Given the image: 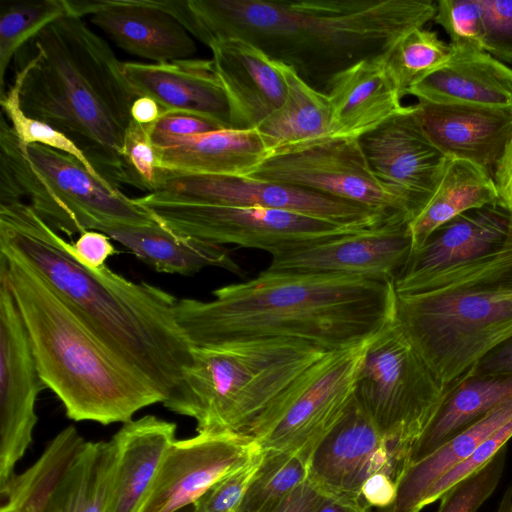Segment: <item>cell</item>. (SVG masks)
I'll use <instances>...</instances> for the list:
<instances>
[{
	"label": "cell",
	"mask_w": 512,
	"mask_h": 512,
	"mask_svg": "<svg viewBox=\"0 0 512 512\" xmlns=\"http://www.w3.org/2000/svg\"><path fill=\"white\" fill-rule=\"evenodd\" d=\"M282 66L286 98L256 128L269 152L332 136V111L327 94L313 88L291 67Z\"/></svg>",
	"instance_id": "1f68e13d"
},
{
	"label": "cell",
	"mask_w": 512,
	"mask_h": 512,
	"mask_svg": "<svg viewBox=\"0 0 512 512\" xmlns=\"http://www.w3.org/2000/svg\"><path fill=\"white\" fill-rule=\"evenodd\" d=\"M326 94L334 137L359 139L405 107L388 73L385 56L362 60L339 73Z\"/></svg>",
	"instance_id": "cb8c5ba5"
},
{
	"label": "cell",
	"mask_w": 512,
	"mask_h": 512,
	"mask_svg": "<svg viewBox=\"0 0 512 512\" xmlns=\"http://www.w3.org/2000/svg\"><path fill=\"white\" fill-rule=\"evenodd\" d=\"M178 512H194V507H193V505H190V506H188V507H186V508H184V509H182V510H180Z\"/></svg>",
	"instance_id": "9f6ffc18"
},
{
	"label": "cell",
	"mask_w": 512,
	"mask_h": 512,
	"mask_svg": "<svg viewBox=\"0 0 512 512\" xmlns=\"http://www.w3.org/2000/svg\"><path fill=\"white\" fill-rule=\"evenodd\" d=\"M511 213L498 202L469 210L438 228L394 279L396 293L436 271L473 259L505 238Z\"/></svg>",
	"instance_id": "603a6c76"
},
{
	"label": "cell",
	"mask_w": 512,
	"mask_h": 512,
	"mask_svg": "<svg viewBox=\"0 0 512 512\" xmlns=\"http://www.w3.org/2000/svg\"><path fill=\"white\" fill-rule=\"evenodd\" d=\"M313 512H369L363 498L327 495Z\"/></svg>",
	"instance_id": "f5cc1de1"
},
{
	"label": "cell",
	"mask_w": 512,
	"mask_h": 512,
	"mask_svg": "<svg viewBox=\"0 0 512 512\" xmlns=\"http://www.w3.org/2000/svg\"><path fill=\"white\" fill-rule=\"evenodd\" d=\"M361 496L368 506L387 508L395 501L397 483L389 474L375 472L365 480Z\"/></svg>",
	"instance_id": "c3c4849f"
},
{
	"label": "cell",
	"mask_w": 512,
	"mask_h": 512,
	"mask_svg": "<svg viewBox=\"0 0 512 512\" xmlns=\"http://www.w3.org/2000/svg\"><path fill=\"white\" fill-rule=\"evenodd\" d=\"M264 450L215 482L194 504V512H235L258 470Z\"/></svg>",
	"instance_id": "7bdbcfd3"
},
{
	"label": "cell",
	"mask_w": 512,
	"mask_h": 512,
	"mask_svg": "<svg viewBox=\"0 0 512 512\" xmlns=\"http://www.w3.org/2000/svg\"><path fill=\"white\" fill-rule=\"evenodd\" d=\"M124 183L152 193L159 182L155 148L147 125L131 120L122 149Z\"/></svg>",
	"instance_id": "60d3db41"
},
{
	"label": "cell",
	"mask_w": 512,
	"mask_h": 512,
	"mask_svg": "<svg viewBox=\"0 0 512 512\" xmlns=\"http://www.w3.org/2000/svg\"><path fill=\"white\" fill-rule=\"evenodd\" d=\"M68 15L66 0L12 2L0 15V97L5 94V74L16 54L45 27Z\"/></svg>",
	"instance_id": "74e56055"
},
{
	"label": "cell",
	"mask_w": 512,
	"mask_h": 512,
	"mask_svg": "<svg viewBox=\"0 0 512 512\" xmlns=\"http://www.w3.org/2000/svg\"><path fill=\"white\" fill-rule=\"evenodd\" d=\"M496 512H512V486L508 487Z\"/></svg>",
	"instance_id": "11a10c76"
},
{
	"label": "cell",
	"mask_w": 512,
	"mask_h": 512,
	"mask_svg": "<svg viewBox=\"0 0 512 512\" xmlns=\"http://www.w3.org/2000/svg\"><path fill=\"white\" fill-rule=\"evenodd\" d=\"M375 472L387 473L397 481V465L389 444L354 399L314 448L307 479L326 495L362 498L361 488Z\"/></svg>",
	"instance_id": "ac0fdd59"
},
{
	"label": "cell",
	"mask_w": 512,
	"mask_h": 512,
	"mask_svg": "<svg viewBox=\"0 0 512 512\" xmlns=\"http://www.w3.org/2000/svg\"><path fill=\"white\" fill-rule=\"evenodd\" d=\"M482 48L500 61L512 63V0H481Z\"/></svg>",
	"instance_id": "f6af8a7d"
},
{
	"label": "cell",
	"mask_w": 512,
	"mask_h": 512,
	"mask_svg": "<svg viewBox=\"0 0 512 512\" xmlns=\"http://www.w3.org/2000/svg\"><path fill=\"white\" fill-rule=\"evenodd\" d=\"M504 285H512V213L507 234L499 245L473 259L424 276L397 294Z\"/></svg>",
	"instance_id": "e575fe53"
},
{
	"label": "cell",
	"mask_w": 512,
	"mask_h": 512,
	"mask_svg": "<svg viewBox=\"0 0 512 512\" xmlns=\"http://www.w3.org/2000/svg\"><path fill=\"white\" fill-rule=\"evenodd\" d=\"M329 352L288 338L193 346L192 362L164 400L198 433L248 434Z\"/></svg>",
	"instance_id": "8992f818"
},
{
	"label": "cell",
	"mask_w": 512,
	"mask_h": 512,
	"mask_svg": "<svg viewBox=\"0 0 512 512\" xmlns=\"http://www.w3.org/2000/svg\"><path fill=\"white\" fill-rule=\"evenodd\" d=\"M26 202L0 203V251L34 268L95 335L164 400L192 362L177 298L110 270L90 269ZM164 402V401H163Z\"/></svg>",
	"instance_id": "7a4b0ae2"
},
{
	"label": "cell",
	"mask_w": 512,
	"mask_h": 512,
	"mask_svg": "<svg viewBox=\"0 0 512 512\" xmlns=\"http://www.w3.org/2000/svg\"><path fill=\"white\" fill-rule=\"evenodd\" d=\"M358 140L376 178L403 197L415 215L436 190L451 160L427 137L414 105L405 106Z\"/></svg>",
	"instance_id": "e0dca14e"
},
{
	"label": "cell",
	"mask_w": 512,
	"mask_h": 512,
	"mask_svg": "<svg viewBox=\"0 0 512 512\" xmlns=\"http://www.w3.org/2000/svg\"><path fill=\"white\" fill-rule=\"evenodd\" d=\"M85 442L72 425L59 432L31 467L0 485V512H43L56 484Z\"/></svg>",
	"instance_id": "836d02e7"
},
{
	"label": "cell",
	"mask_w": 512,
	"mask_h": 512,
	"mask_svg": "<svg viewBox=\"0 0 512 512\" xmlns=\"http://www.w3.org/2000/svg\"><path fill=\"white\" fill-rule=\"evenodd\" d=\"M260 449L253 436L243 433H198L175 440L138 512H178L193 505Z\"/></svg>",
	"instance_id": "2e32d148"
},
{
	"label": "cell",
	"mask_w": 512,
	"mask_h": 512,
	"mask_svg": "<svg viewBox=\"0 0 512 512\" xmlns=\"http://www.w3.org/2000/svg\"><path fill=\"white\" fill-rule=\"evenodd\" d=\"M42 382L29 336L4 272L0 271V485L32 442Z\"/></svg>",
	"instance_id": "5bb4252c"
},
{
	"label": "cell",
	"mask_w": 512,
	"mask_h": 512,
	"mask_svg": "<svg viewBox=\"0 0 512 512\" xmlns=\"http://www.w3.org/2000/svg\"><path fill=\"white\" fill-rule=\"evenodd\" d=\"M406 218L271 254L269 272L333 273L394 281L412 254Z\"/></svg>",
	"instance_id": "9a60e30c"
},
{
	"label": "cell",
	"mask_w": 512,
	"mask_h": 512,
	"mask_svg": "<svg viewBox=\"0 0 512 512\" xmlns=\"http://www.w3.org/2000/svg\"><path fill=\"white\" fill-rule=\"evenodd\" d=\"M67 246L76 260L94 270L106 266V260L116 253L110 238L96 230L83 232L75 242H68Z\"/></svg>",
	"instance_id": "7dc6e473"
},
{
	"label": "cell",
	"mask_w": 512,
	"mask_h": 512,
	"mask_svg": "<svg viewBox=\"0 0 512 512\" xmlns=\"http://www.w3.org/2000/svg\"><path fill=\"white\" fill-rule=\"evenodd\" d=\"M122 70L138 96L154 99L165 112L196 115L231 129L229 100L212 59L122 62Z\"/></svg>",
	"instance_id": "44dd1931"
},
{
	"label": "cell",
	"mask_w": 512,
	"mask_h": 512,
	"mask_svg": "<svg viewBox=\"0 0 512 512\" xmlns=\"http://www.w3.org/2000/svg\"><path fill=\"white\" fill-rule=\"evenodd\" d=\"M496 202L498 192L490 172L471 162L451 159L428 202L408 223L412 254L445 223Z\"/></svg>",
	"instance_id": "4dcf8cb0"
},
{
	"label": "cell",
	"mask_w": 512,
	"mask_h": 512,
	"mask_svg": "<svg viewBox=\"0 0 512 512\" xmlns=\"http://www.w3.org/2000/svg\"><path fill=\"white\" fill-rule=\"evenodd\" d=\"M511 418L512 398L470 424L424 459L408 466L397 479L395 501L379 512H420L429 489L469 458L482 442Z\"/></svg>",
	"instance_id": "f1b7e54d"
},
{
	"label": "cell",
	"mask_w": 512,
	"mask_h": 512,
	"mask_svg": "<svg viewBox=\"0 0 512 512\" xmlns=\"http://www.w3.org/2000/svg\"><path fill=\"white\" fill-rule=\"evenodd\" d=\"M135 199L161 226L177 235L260 249L270 255L291 246L361 230L269 208L162 201L148 194Z\"/></svg>",
	"instance_id": "7c38bea8"
},
{
	"label": "cell",
	"mask_w": 512,
	"mask_h": 512,
	"mask_svg": "<svg viewBox=\"0 0 512 512\" xmlns=\"http://www.w3.org/2000/svg\"><path fill=\"white\" fill-rule=\"evenodd\" d=\"M147 127L150 135L169 138H186L223 129L208 119L182 112H165Z\"/></svg>",
	"instance_id": "bcb514c9"
},
{
	"label": "cell",
	"mask_w": 512,
	"mask_h": 512,
	"mask_svg": "<svg viewBox=\"0 0 512 512\" xmlns=\"http://www.w3.org/2000/svg\"><path fill=\"white\" fill-rule=\"evenodd\" d=\"M454 387L441 384L395 319L370 339L355 399L389 444L397 479Z\"/></svg>",
	"instance_id": "9c48e42d"
},
{
	"label": "cell",
	"mask_w": 512,
	"mask_h": 512,
	"mask_svg": "<svg viewBox=\"0 0 512 512\" xmlns=\"http://www.w3.org/2000/svg\"><path fill=\"white\" fill-rule=\"evenodd\" d=\"M165 111L152 98L139 96L131 106V118L142 125L155 123Z\"/></svg>",
	"instance_id": "db71d44e"
},
{
	"label": "cell",
	"mask_w": 512,
	"mask_h": 512,
	"mask_svg": "<svg viewBox=\"0 0 512 512\" xmlns=\"http://www.w3.org/2000/svg\"><path fill=\"white\" fill-rule=\"evenodd\" d=\"M159 169L247 176L268 155L257 129H220L186 138L150 135Z\"/></svg>",
	"instance_id": "d4e9b609"
},
{
	"label": "cell",
	"mask_w": 512,
	"mask_h": 512,
	"mask_svg": "<svg viewBox=\"0 0 512 512\" xmlns=\"http://www.w3.org/2000/svg\"><path fill=\"white\" fill-rule=\"evenodd\" d=\"M0 104L2 111L10 121V126L23 145L40 144L67 153L81 162L104 185L117 188L98 173L85 154L65 134L24 113L19 101V86L15 81L12 82L9 90L0 97Z\"/></svg>",
	"instance_id": "f35d334b"
},
{
	"label": "cell",
	"mask_w": 512,
	"mask_h": 512,
	"mask_svg": "<svg viewBox=\"0 0 512 512\" xmlns=\"http://www.w3.org/2000/svg\"><path fill=\"white\" fill-rule=\"evenodd\" d=\"M369 341L329 352L249 435L263 450L294 452L308 461L316 445L353 403Z\"/></svg>",
	"instance_id": "8fae6325"
},
{
	"label": "cell",
	"mask_w": 512,
	"mask_h": 512,
	"mask_svg": "<svg viewBox=\"0 0 512 512\" xmlns=\"http://www.w3.org/2000/svg\"><path fill=\"white\" fill-rule=\"evenodd\" d=\"M247 176L282 183L360 205L386 218L415 213L371 171L356 138L329 136L270 151Z\"/></svg>",
	"instance_id": "30bf717a"
},
{
	"label": "cell",
	"mask_w": 512,
	"mask_h": 512,
	"mask_svg": "<svg viewBox=\"0 0 512 512\" xmlns=\"http://www.w3.org/2000/svg\"><path fill=\"white\" fill-rule=\"evenodd\" d=\"M156 190L148 195L171 202L261 207L290 211L339 225L366 229L393 218L311 190L251 176L183 173L159 169Z\"/></svg>",
	"instance_id": "4fadbf2b"
},
{
	"label": "cell",
	"mask_w": 512,
	"mask_h": 512,
	"mask_svg": "<svg viewBox=\"0 0 512 512\" xmlns=\"http://www.w3.org/2000/svg\"><path fill=\"white\" fill-rule=\"evenodd\" d=\"M395 320L445 387L512 337V285L397 294Z\"/></svg>",
	"instance_id": "ba28073f"
},
{
	"label": "cell",
	"mask_w": 512,
	"mask_h": 512,
	"mask_svg": "<svg viewBox=\"0 0 512 512\" xmlns=\"http://www.w3.org/2000/svg\"><path fill=\"white\" fill-rule=\"evenodd\" d=\"M40 378L74 421L132 420L164 398L111 351L30 265L0 251Z\"/></svg>",
	"instance_id": "5b68a950"
},
{
	"label": "cell",
	"mask_w": 512,
	"mask_h": 512,
	"mask_svg": "<svg viewBox=\"0 0 512 512\" xmlns=\"http://www.w3.org/2000/svg\"><path fill=\"white\" fill-rule=\"evenodd\" d=\"M231 109V129H256L287 95L282 63L241 39L209 46Z\"/></svg>",
	"instance_id": "7402d4cb"
},
{
	"label": "cell",
	"mask_w": 512,
	"mask_h": 512,
	"mask_svg": "<svg viewBox=\"0 0 512 512\" xmlns=\"http://www.w3.org/2000/svg\"><path fill=\"white\" fill-rule=\"evenodd\" d=\"M68 15L91 22L127 53L154 63L190 58L197 50L187 29L163 1H67Z\"/></svg>",
	"instance_id": "d6986e66"
},
{
	"label": "cell",
	"mask_w": 512,
	"mask_h": 512,
	"mask_svg": "<svg viewBox=\"0 0 512 512\" xmlns=\"http://www.w3.org/2000/svg\"><path fill=\"white\" fill-rule=\"evenodd\" d=\"M511 398L512 374L465 375L412 447L406 468L424 459L470 424Z\"/></svg>",
	"instance_id": "f546056e"
},
{
	"label": "cell",
	"mask_w": 512,
	"mask_h": 512,
	"mask_svg": "<svg viewBox=\"0 0 512 512\" xmlns=\"http://www.w3.org/2000/svg\"><path fill=\"white\" fill-rule=\"evenodd\" d=\"M168 11L206 46L244 40L326 93L339 73L386 56L406 33L434 20L432 0H188Z\"/></svg>",
	"instance_id": "6da1fadb"
},
{
	"label": "cell",
	"mask_w": 512,
	"mask_h": 512,
	"mask_svg": "<svg viewBox=\"0 0 512 512\" xmlns=\"http://www.w3.org/2000/svg\"><path fill=\"white\" fill-rule=\"evenodd\" d=\"M505 464L506 446L484 467L445 492L437 512H477L499 485Z\"/></svg>",
	"instance_id": "ab89813d"
},
{
	"label": "cell",
	"mask_w": 512,
	"mask_h": 512,
	"mask_svg": "<svg viewBox=\"0 0 512 512\" xmlns=\"http://www.w3.org/2000/svg\"><path fill=\"white\" fill-rule=\"evenodd\" d=\"M208 301L177 299L175 316L192 346L288 338L326 351L356 346L395 319L394 281L263 270Z\"/></svg>",
	"instance_id": "3957f363"
},
{
	"label": "cell",
	"mask_w": 512,
	"mask_h": 512,
	"mask_svg": "<svg viewBox=\"0 0 512 512\" xmlns=\"http://www.w3.org/2000/svg\"><path fill=\"white\" fill-rule=\"evenodd\" d=\"M327 495L308 479L270 512H313Z\"/></svg>",
	"instance_id": "f907efd6"
},
{
	"label": "cell",
	"mask_w": 512,
	"mask_h": 512,
	"mask_svg": "<svg viewBox=\"0 0 512 512\" xmlns=\"http://www.w3.org/2000/svg\"><path fill=\"white\" fill-rule=\"evenodd\" d=\"M451 47V57L408 95L437 103L512 109V69L483 50Z\"/></svg>",
	"instance_id": "484cf974"
},
{
	"label": "cell",
	"mask_w": 512,
	"mask_h": 512,
	"mask_svg": "<svg viewBox=\"0 0 512 512\" xmlns=\"http://www.w3.org/2000/svg\"><path fill=\"white\" fill-rule=\"evenodd\" d=\"M22 200L68 236L112 225H157L135 198L104 185L75 157L40 144L23 145L3 116L0 203Z\"/></svg>",
	"instance_id": "52a82bcc"
},
{
	"label": "cell",
	"mask_w": 512,
	"mask_h": 512,
	"mask_svg": "<svg viewBox=\"0 0 512 512\" xmlns=\"http://www.w3.org/2000/svg\"><path fill=\"white\" fill-rule=\"evenodd\" d=\"M176 424L153 415L123 423L113 436L117 459L107 512H138L171 444Z\"/></svg>",
	"instance_id": "4316f807"
},
{
	"label": "cell",
	"mask_w": 512,
	"mask_h": 512,
	"mask_svg": "<svg viewBox=\"0 0 512 512\" xmlns=\"http://www.w3.org/2000/svg\"><path fill=\"white\" fill-rule=\"evenodd\" d=\"M100 232L158 272L191 276L205 268L217 267L244 274L224 245L177 235L160 224L112 225Z\"/></svg>",
	"instance_id": "83f0119b"
},
{
	"label": "cell",
	"mask_w": 512,
	"mask_h": 512,
	"mask_svg": "<svg viewBox=\"0 0 512 512\" xmlns=\"http://www.w3.org/2000/svg\"><path fill=\"white\" fill-rule=\"evenodd\" d=\"M498 192V202L512 213V139L493 171Z\"/></svg>",
	"instance_id": "816d5d0a"
},
{
	"label": "cell",
	"mask_w": 512,
	"mask_h": 512,
	"mask_svg": "<svg viewBox=\"0 0 512 512\" xmlns=\"http://www.w3.org/2000/svg\"><path fill=\"white\" fill-rule=\"evenodd\" d=\"M116 459L113 439L85 442L56 484L43 512H107Z\"/></svg>",
	"instance_id": "d6a6232c"
},
{
	"label": "cell",
	"mask_w": 512,
	"mask_h": 512,
	"mask_svg": "<svg viewBox=\"0 0 512 512\" xmlns=\"http://www.w3.org/2000/svg\"><path fill=\"white\" fill-rule=\"evenodd\" d=\"M308 477V461L300 454L264 450L262 462L235 512H270Z\"/></svg>",
	"instance_id": "d590c367"
},
{
	"label": "cell",
	"mask_w": 512,
	"mask_h": 512,
	"mask_svg": "<svg viewBox=\"0 0 512 512\" xmlns=\"http://www.w3.org/2000/svg\"><path fill=\"white\" fill-rule=\"evenodd\" d=\"M512 437V418L491 434L473 454L440 478L427 492L422 508L439 500L452 486L484 467Z\"/></svg>",
	"instance_id": "ee69618b"
},
{
	"label": "cell",
	"mask_w": 512,
	"mask_h": 512,
	"mask_svg": "<svg viewBox=\"0 0 512 512\" xmlns=\"http://www.w3.org/2000/svg\"><path fill=\"white\" fill-rule=\"evenodd\" d=\"M16 56L13 81L24 113L65 134L118 188L131 106L139 96L109 44L81 17L65 15Z\"/></svg>",
	"instance_id": "277c9868"
},
{
	"label": "cell",
	"mask_w": 512,
	"mask_h": 512,
	"mask_svg": "<svg viewBox=\"0 0 512 512\" xmlns=\"http://www.w3.org/2000/svg\"><path fill=\"white\" fill-rule=\"evenodd\" d=\"M482 16L481 0H439L433 21L446 31L451 46L483 50Z\"/></svg>",
	"instance_id": "b9f144b4"
},
{
	"label": "cell",
	"mask_w": 512,
	"mask_h": 512,
	"mask_svg": "<svg viewBox=\"0 0 512 512\" xmlns=\"http://www.w3.org/2000/svg\"><path fill=\"white\" fill-rule=\"evenodd\" d=\"M450 43L435 31L416 28L403 35L385 56L388 73L400 96L424 77L443 65L452 55Z\"/></svg>",
	"instance_id": "8d00e7d4"
},
{
	"label": "cell",
	"mask_w": 512,
	"mask_h": 512,
	"mask_svg": "<svg viewBox=\"0 0 512 512\" xmlns=\"http://www.w3.org/2000/svg\"><path fill=\"white\" fill-rule=\"evenodd\" d=\"M415 113L430 141L449 159L493 176L512 139V109L418 100Z\"/></svg>",
	"instance_id": "ffe728a7"
},
{
	"label": "cell",
	"mask_w": 512,
	"mask_h": 512,
	"mask_svg": "<svg viewBox=\"0 0 512 512\" xmlns=\"http://www.w3.org/2000/svg\"><path fill=\"white\" fill-rule=\"evenodd\" d=\"M468 374L475 376L512 374V337L487 353Z\"/></svg>",
	"instance_id": "681fc988"
}]
</instances>
